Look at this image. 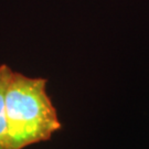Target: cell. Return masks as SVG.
Masks as SVG:
<instances>
[{"label": "cell", "mask_w": 149, "mask_h": 149, "mask_svg": "<svg viewBox=\"0 0 149 149\" xmlns=\"http://www.w3.org/2000/svg\"><path fill=\"white\" fill-rule=\"evenodd\" d=\"M48 80L13 72L6 92L11 149L50 140L61 128L56 108L47 92Z\"/></svg>", "instance_id": "obj_1"}, {"label": "cell", "mask_w": 149, "mask_h": 149, "mask_svg": "<svg viewBox=\"0 0 149 149\" xmlns=\"http://www.w3.org/2000/svg\"><path fill=\"white\" fill-rule=\"evenodd\" d=\"M13 71L7 65H0V149H11L6 114V92Z\"/></svg>", "instance_id": "obj_2"}]
</instances>
